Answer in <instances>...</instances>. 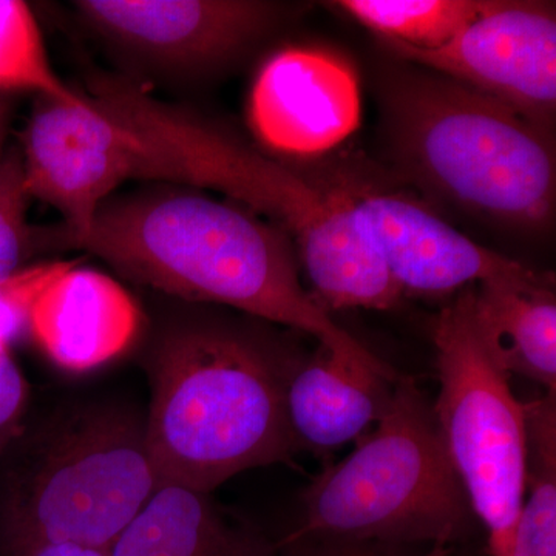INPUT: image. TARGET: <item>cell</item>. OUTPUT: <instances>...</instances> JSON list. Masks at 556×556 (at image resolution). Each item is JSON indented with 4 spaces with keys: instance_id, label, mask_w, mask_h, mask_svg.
<instances>
[{
    "instance_id": "cell-25",
    "label": "cell",
    "mask_w": 556,
    "mask_h": 556,
    "mask_svg": "<svg viewBox=\"0 0 556 556\" xmlns=\"http://www.w3.org/2000/svg\"><path fill=\"white\" fill-rule=\"evenodd\" d=\"M13 105V94L0 93V149L5 146L7 130H9Z\"/></svg>"
},
{
    "instance_id": "cell-22",
    "label": "cell",
    "mask_w": 556,
    "mask_h": 556,
    "mask_svg": "<svg viewBox=\"0 0 556 556\" xmlns=\"http://www.w3.org/2000/svg\"><path fill=\"white\" fill-rule=\"evenodd\" d=\"M455 546H401L376 541L288 536L278 546L280 556H455Z\"/></svg>"
},
{
    "instance_id": "cell-2",
    "label": "cell",
    "mask_w": 556,
    "mask_h": 556,
    "mask_svg": "<svg viewBox=\"0 0 556 556\" xmlns=\"http://www.w3.org/2000/svg\"><path fill=\"white\" fill-rule=\"evenodd\" d=\"M177 302L141 356L146 441L160 485L212 493L241 471L288 464L298 450L285 394L302 354L268 321Z\"/></svg>"
},
{
    "instance_id": "cell-1",
    "label": "cell",
    "mask_w": 556,
    "mask_h": 556,
    "mask_svg": "<svg viewBox=\"0 0 556 556\" xmlns=\"http://www.w3.org/2000/svg\"><path fill=\"white\" fill-rule=\"evenodd\" d=\"M38 244L39 251L83 249L175 300L228 306L306 332L339 356L390 368L303 288L298 252L283 229L203 189L152 182L115 193L86 229L38 228Z\"/></svg>"
},
{
    "instance_id": "cell-12",
    "label": "cell",
    "mask_w": 556,
    "mask_h": 556,
    "mask_svg": "<svg viewBox=\"0 0 556 556\" xmlns=\"http://www.w3.org/2000/svg\"><path fill=\"white\" fill-rule=\"evenodd\" d=\"M248 112L252 131L270 152L313 159L357 129L361 90L353 68L336 54L289 47L260 68Z\"/></svg>"
},
{
    "instance_id": "cell-19",
    "label": "cell",
    "mask_w": 556,
    "mask_h": 556,
    "mask_svg": "<svg viewBox=\"0 0 556 556\" xmlns=\"http://www.w3.org/2000/svg\"><path fill=\"white\" fill-rule=\"evenodd\" d=\"M16 91L61 100L79 94L54 72L30 7L0 0V93Z\"/></svg>"
},
{
    "instance_id": "cell-24",
    "label": "cell",
    "mask_w": 556,
    "mask_h": 556,
    "mask_svg": "<svg viewBox=\"0 0 556 556\" xmlns=\"http://www.w3.org/2000/svg\"><path fill=\"white\" fill-rule=\"evenodd\" d=\"M16 556H110V551L78 546V544L54 543L28 548Z\"/></svg>"
},
{
    "instance_id": "cell-3",
    "label": "cell",
    "mask_w": 556,
    "mask_h": 556,
    "mask_svg": "<svg viewBox=\"0 0 556 556\" xmlns=\"http://www.w3.org/2000/svg\"><path fill=\"white\" fill-rule=\"evenodd\" d=\"M90 100L144 139L160 182L225 193L266 217L294 243L300 265L325 309H393L401 289L345 197L179 105L156 100L137 83L94 75Z\"/></svg>"
},
{
    "instance_id": "cell-5",
    "label": "cell",
    "mask_w": 556,
    "mask_h": 556,
    "mask_svg": "<svg viewBox=\"0 0 556 556\" xmlns=\"http://www.w3.org/2000/svg\"><path fill=\"white\" fill-rule=\"evenodd\" d=\"M159 485L137 409L86 402L27 420L0 455V556L54 543L110 551Z\"/></svg>"
},
{
    "instance_id": "cell-16",
    "label": "cell",
    "mask_w": 556,
    "mask_h": 556,
    "mask_svg": "<svg viewBox=\"0 0 556 556\" xmlns=\"http://www.w3.org/2000/svg\"><path fill=\"white\" fill-rule=\"evenodd\" d=\"M470 314L482 346L504 375L556 393V294L551 274L470 289Z\"/></svg>"
},
{
    "instance_id": "cell-9",
    "label": "cell",
    "mask_w": 556,
    "mask_h": 556,
    "mask_svg": "<svg viewBox=\"0 0 556 556\" xmlns=\"http://www.w3.org/2000/svg\"><path fill=\"white\" fill-rule=\"evenodd\" d=\"M84 22L131 61L172 76L232 64L288 17L262 0H79Z\"/></svg>"
},
{
    "instance_id": "cell-6",
    "label": "cell",
    "mask_w": 556,
    "mask_h": 556,
    "mask_svg": "<svg viewBox=\"0 0 556 556\" xmlns=\"http://www.w3.org/2000/svg\"><path fill=\"white\" fill-rule=\"evenodd\" d=\"M291 538L455 546L473 511L415 379L397 376L386 415L303 493Z\"/></svg>"
},
{
    "instance_id": "cell-15",
    "label": "cell",
    "mask_w": 556,
    "mask_h": 556,
    "mask_svg": "<svg viewBox=\"0 0 556 556\" xmlns=\"http://www.w3.org/2000/svg\"><path fill=\"white\" fill-rule=\"evenodd\" d=\"M110 556H280L277 544L219 507L211 493L159 485Z\"/></svg>"
},
{
    "instance_id": "cell-8",
    "label": "cell",
    "mask_w": 556,
    "mask_h": 556,
    "mask_svg": "<svg viewBox=\"0 0 556 556\" xmlns=\"http://www.w3.org/2000/svg\"><path fill=\"white\" fill-rule=\"evenodd\" d=\"M21 156L31 199L56 208L62 228L72 232L86 229L123 182H159L144 139L83 93L73 100L36 97Z\"/></svg>"
},
{
    "instance_id": "cell-18",
    "label": "cell",
    "mask_w": 556,
    "mask_h": 556,
    "mask_svg": "<svg viewBox=\"0 0 556 556\" xmlns=\"http://www.w3.org/2000/svg\"><path fill=\"white\" fill-rule=\"evenodd\" d=\"M331 5L386 43L434 50L481 14L489 0H340Z\"/></svg>"
},
{
    "instance_id": "cell-17",
    "label": "cell",
    "mask_w": 556,
    "mask_h": 556,
    "mask_svg": "<svg viewBox=\"0 0 556 556\" xmlns=\"http://www.w3.org/2000/svg\"><path fill=\"white\" fill-rule=\"evenodd\" d=\"M555 396L526 404L529 475L510 556H556Z\"/></svg>"
},
{
    "instance_id": "cell-7",
    "label": "cell",
    "mask_w": 556,
    "mask_h": 556,
    "mask_svg": "<svg viewBox=\"0 0 556 556\" xmlns=\"http://www.w3.org/2000/svg\"><path fill=\"white\" fill-rule=\"evenodd\" d=\"M470 289L442 308L434 325L433 413L471 511L484 526L489 556H510L529 475L526 404L478 338Z\"/></svg>"
},
{
    "instance_id": "cell-21",
    "label": "cell",
    "mask_w": 556,
    "mask_h": 556,
    "mask_svg": "<svg viewBox=\"0 0 556 556\" xmlns=\"http://www.w3.org/2000/svg\"><path fill=\"white\" fill-rule=\"evenodd\" d=\"M72 263L43 262L24 266L0 280V346L11 348L25 332H30L31 313L39 295Z\"/></svg>"
},
{
    "instance_id": "cell-4",
    "label": "cell",
    "mask_w": 556,
    "mask_h": 556,
    "mask_svg": "<svg viewBox=\"0 0 556 556\" xmlns=\"http://www.w3.org/2000/svg\"><path fill=\"white\" fill-rule=\"evenodd\" d=\"M382 101L391 153L419 188L504 229L551 228L552 131L439 73H393Z\"/></svg>"
},
{
    "instance_id": "cell-10",
    "label": "cell",
    "mask_w": 556,
    "mask_h": 556,
    "mask_svg": "<svg viewBox=\"0 0 556 556\" xmlns=\"http://www.w3.org/2000/svg\"><path fill=\"white\" fill-rule=\"evenodd\" d=\"M329 185L345 197L402 295L456 298L478 285L536 277L540 270L490 251L404 190L336 170Z\"/></svg>"
},
{
    "instance_id": "cell-20",
    "label": "cell",
    "mask_w": 556,
    "mask_h": 556,
    "mask_svg": "<svg viewBox=\"0 0 556 556\" xmlns=\"http://www.w3.org/2000/svg\"><path fill=\"white\" fill-rule=\"evenodd\" d=\"M31 197L25 182L21 149H0V280L24 268L38 252L36 228L27 219Z\"/></svg>"
},
{
    "instance_id": "cell-14",
    "label": "cell",
    "mask_w": 556,
    "mask_h": 556,
    "mask_svg": "<svg viewBox=\"0 0 556 556\" xmlns=\"http://www.w3.org/2000/svg\"><path fill=\"white\" fill-rule=\"evenodd\" d=\"M397 375L318 348L288 380L285 409L295 450L327 455L358 441L386 415Z\"/></svg>"
},
{
    "instance_id": "cell-13",
    "label": "cell",
    "mask_w": 556,
    "mask_h": 556,
    "mask_svg": "<svg viewBox=\"0 0 556 556\" xmlns=\"http://www.w3.org/2000/svg\"><path fill=\"white\" fill-rule=\"evenodd\" d=\"M142 329L138 303L108 274L75 263L43 289L30 334L51 362L90 371L130 350Z\"/></svg>"
},
{
    "instance_id": "cell-11",
    "label": "cell",
    "mask_w": 556,
    "mask_h": 556,
    "mask_svg": "<svg viewBox=\"0 0 556 556\" xmlns=\"http://www.w3.org/2000/svg\"><path fill=\"white\" fill-rule=\"evenodd\" d=\"M404 60L433 70L554 129L556 16L554 3L489 0L455 38L434 50L388 43Z\"/></svg>"
},
{
    "instance_id": "cell-23",
    "label": "cell",
    "mask_w": 556,
    "mask_h": 556,
    "mask_svg": "<svg viewBox=\"0 0 556 556\" xmlns=\"http://www.w3.org/2000/svg\"><path fill=\"white\" fill-rule=\"evenodd\" d=\"M30 387L11 348L0 346V455L21 437L28 420Z\"/></svg>"
}]
</instances>
